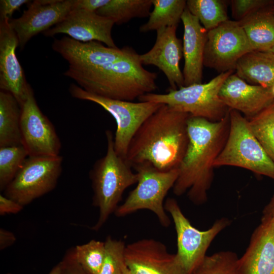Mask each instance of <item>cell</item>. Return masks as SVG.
<instances>
[{"mask_svg": "<svg viewBox=\"0 0 274 274\" xmlns=\"http://www.w3.org/2000/svg\"><path fill=\"white\" fill-rule=\"evenodd\" d=\"M233 71L221 73L206 83L184 86L165 94L147 93L140 96V101L166 105L174 109L194 117L213 122L219 121L229 113V109L221 100L219 93L227 77Z\"/></svg>", "mask_w": 274, "mask_h": 274, "instance_id": "obj_5", "label": "cell"}, {"mask_svg": "<svg viewBox=\"0 0 274 274\" xmlns=\"http://www.w3.org/2000/svg\"><path fill=\"white\" fill-rule=\"evenodd\" d=\"M21 109L10 93L0 91V147L20 145Z\"/></svg>", "mask_w": 274, "mask_h": 274, "instance_id": "obj_24", "label": "cell"}, {"mask_svg": "<svg viewBox=\"0 0 274 274\" xmlns=\"http://www.w3.org/2000/svg\"><path fill=\"white\" fill-rule=\"evenodd\" d=\"M252 51L239 23L228 20L208 31L203 65L220 73L233 71L238 60Z\"/></svg>", "mask_w": 274, "mask_h": 274, "instance_id": "obj_11", "label": "cell"}, {"mask_svg": "<svg viewBox=\"0 0 274 274\" xmlns=\"http://www.w3.org/2000/svg\"><path fill=\"white\" fill-rule=\"evenodd\" d=\"M153 10L148 21L140 26L139 30L147 32L167 27L178 26L186 8L185 0H152Z\"/></svg>", "mask_w": 274, "mask_h": 274, "instance_id": "obj_25", "label": "cell"}, {"mask_svg": "<svg viewBox=\"0 0 274 274\" xmlns=\"http://www.w3.org/2000/svg\"><path fill=\"white\" fill-rule=\"evenodd\" d=\"M109 0H75L73 10H82L90 12H96L105 6Z\"/></svg>", "mask_w": 274, "mask_h": 274, "instance_id": "obj_37", "label": "cell"}, {"mask_svg": "<svg viewBox=\"0 0 274 274\" xmlns=\"http://www.w3.org/2000/svg\"><path fill=\"white\" fill-rule=\"evenodd\" d=\"M177 26L167 27L156 31L153 47L140 55L143 65H153L166 76L170 89L175 90L184 86V81L179 63L183 55V45L176 35Z\"/></svg>", "mask_w": 274, "mask_h": 274, "instance_id": "obj_16", "label": "cell"}, {"mask_svg": "<svg viewBox=\"0 0 274 274\" xmlns=\"http://www.w3.org/2000/svg\"><path fill=\"white\" fill-rule=\"evenodd\" d=\"M219 96L229 110L243 113L247 119L274 101V94L270 88L247 83L236 73L227 77Z\"/></svg>", "mask_w": 274, "mask_h": 274, "instance_id": "obj_19", "label": "cell"}, {"mask_svg": "<svg viewBox=\"0 0 274 274\" xmlns=\"http://www.w3.org/2000/svg\"><path fill=\"white\" fill-rule=\"evenodd\" d=\"M15 235L11 231L0 229V249L3 250L12 246L16 241Z\"/></svg>", "mask_w": 274, "mask_h": 274, "instance_id": "obj_38", "label": "cell"}, {"mask_svg": "<svg viewBox=\"0 0 274 274\" xmlns=\"http://www.w3.org/2000/svg\"><path fill=\"white\" fill-rule=\"evenodd\" d=\"M125 257L132 274H186L175 254L153 238H143L126 246Z\"/></svg>", "mask_w": 274, "mask_h": 274, "instance_id": "obj_14", "label": "cell"}, {"mask_svg": "<svg viewBox=\"0 0 274 274\" xmlns=\"http://www.w3.org/2000/svg\"><path fill=\"white\" fill-rule=\"evenodd\" d=\"M17 37L9 20H0V89L12 94L21 105L31 87L16 54Z\"/></svg>", "mask_w": 274, "mask_h": 274, "instance_id": "obj_18", "label": "cell"}, {"mask_svg": "<svg viewBox=\"0 0 274 274\" xmlns=\"http://www.w3.org/2000/svg\"><path fill=\"white\" fill-rule=\"evenodd\" d=\"M184 26L183 52L184 86L202 82L203 57L208 31L187 7L182 16Z\"/></svg>", "mask_w": 274, "mask_h": 274, "instance_id": "obj_21", "label": "cell"}, {"mask_svg": "<svg viewBox=\"0 0 274 274\" xmlns=\"http://www.w3.org/2000/svg\"><path fill=\"white\" fill-rule=\"evenodd\" d=\"M274 216V194L268 203L265 206L263 211L262 217H268Z\"/></svg>", "mask_w": 274, "mask_h": 274, "instance_id": "obj_39", "label": "cell"}, {"mask_svg": "<svg viewBox=\"0 0 274 274\" xmlns=\"http://www.w3.org/2000/svg\"><path fill=\"white\" fill-rule=\"evenodd\" d=\"M114 23L96 12L73 10L60 23L43 32L47 37L66 34L78 41H97L106 46L118 48L112 37Z\"/></svg>", "mask_w": 274, "mask_h": 274, "instance_id": "obj_15", "label": "cell"}, {"mask_svg": "<svg viewBox=\"0 0 274 274\" xmlns=\"http://www.w3.org/2000/svg\"><path fill=\"white\" fill-rule=\"evenodd\" d=\"M107 141L105 155L98 159L90 172L93 192L92 202L98 208L99 215L91 229L101 228L121 200L125 190L137 183L138 176L125 158L119 156L114 148V136L111 131H106Z\"/></svg>", "mask_w": 274, "mask_h": 274, "instance_id": "obj_4", "label": "cell"}, {"mask_svg": "<svg viewBox=\"0 0 274 274\" xmlns=\"http://www.w3.org/2000/svg\"><path fill=\"white\" fill-rule=\"evenodd\" d=\"M230 126L225 146L214 166H232L249 170L274 180V162L253 134L248 120L229 110Z\"/></svg>", "mask_w": 274, "mask_h": 274, "instance_id": "obj_6", "label": "cell"}, {"mask_svg": "<svg viewBox=\"0 0 274 274\" xmlns=\"http://www.w3.org/2000/svg\"><path fill=\"white\" fill-rule=\"evenodd\" d=\"M270 10H271V12L272 13V14H273V15H274V5H272V6L270 7Z\"/></svg>", "mask_w": 274, "mask_h": 274, "instance_id": "obj_41", "label": "cell"}, {"mask_svg": "<svg viewBox=\"0 0 274 274\" xmlns=\"http://www.w3.org/2000/svg\"><path fill=\"white\" fill-rule=\"evenodd\" d=\"M63 75L87 92L113 99L132 101L157 89V74L143 67L131 47L114 62L81 70L68 67Z\"/></svg>", "mask_w": 274, "mask_h": 274, "instance_id": "obj_3", "label": "cell"}, {"mask_svg": "<svg viewBox=\"0 0 274 274\" xmlns=\"http://www.w3.org/2000/svg\"><path fill=\"white\" fill-rule=\"evenodd\" d=\"M60 262L61 274H87L76 259L74 247L69 249L66 252Z\"/></svg>", "mask_w": 274, "mask_h": 274, "instance_id": "obj_34", "label": "cell"}, {"mask_svg": "<svg viewBox=\"0 0 274 274\" xmlns=\"http://www.w3.org/2000/svg\"><path fill=\"white\" fill-rule=\"evenodd\" d=\"M69 92L75 98L99 105L114 118L117 124L114 137L115 150L119 156L125 158L130 141L138 129L163 105L151 101L134 102L106 98L87 92L74 83L70 85Z\"/></svg>", "mask_w": 274, "mask_h": 274, "instance_id": "obj_8", "label": "cell"}, {"mask_svg": "<svg viewBox=\"0 0 274 274\" xmlns=\"http://www.w3.org/2000/svg\"><path fill=\"white\" fill-rule=\"evenodd\" d=\"M270 89H271L273 93L274 94V86L272 87L271 88H270Z\"/></svg>", "mask_w": 274, "mask_h": 274, "instance_id": "obj_43", "label": "cell"}, {"mask_svg": "<svg viewBox=\"0 0 274 274\" xmlns=\"http://www.w3.org/2000/svg\"><path fill=\"white\" fill-rule=\"evenodd\" d=\"M229 126V113L217 122L189 116L188 147L173 188L176 195L187 192L189 199L194 204L207 202L214 179V162L226 142Z\"/></svg>", "mask_w": 274, "mask_h": 274, "instance_id": "obj_1", "label": "cell"}, {"mask_svg": "<svg viewBox=\"0 0 274 274\" xmlns=\"http://www.w3.org/2000/svg\"><path fill=\"white\" fill-rule=\"evenodd\" d=\"M186 7L207 30L228 20L226 3L221 0H188Z\"/></svg>", "mask_w": 274, "mask_h": 274, "instance_id": "obj_27", "label": "cell"}, {"mask_svg": "<svg viewBox=\"0 0 274 274\" xmlns=\"http://www.w3.org/2000/svg\"><path fill=\"white\" fill-rule=\"evenodd\" d=\"M61 264L60 261L52 268L48 274H61Z\"/></svg>", "mask_w": 274, "mask_h": 274, "instance_id": "obj_40", "label": "cell"}, {"mask_svg": "<svg viewBox=\"0 0 274 274\" xmlns=\"http://www.w3.org/2000/svg\"><path fill=\"white\" fill-rule=\"evenodd\" d=\"M21 109L22 144L28 156L59 155L60 139L53 125L38 106L31 87Z\"/></svg>", "mask_w": 274, "mask_h": 274, "instance_id": "obj_12", "label": "cell"}, {"mask_svg": "<svg viewBox=\"0 0 274 274\" xmlns=\"http://www.w3.org/2000/svg\"><path fill=\"white\" fill-rule=\"evenodd\" d=\"M28 154L22 145L0 147V190L4 191L19 171Z\"/></svg>", "mask_w": 274, "mask_h": 274, "instance_id": "obj_29", "label": "cell"}, {"mask_svg": "<svg viewBox=\"0 0 274 274\" xmlns=\"http://www.w3.org/2000/svg\"><path fill=\"white\" fill-rule=\"evenodd\" d=\"M248 120L253 134L274 162V101Z\"/></svg>", "mask_w": 274, "mask_h": 274, "instance_id": "obj_28", "label": "cell"}, {"mask_svg": "<svg viewBox=\"0 0 274 274\" xmlns=\"http://www.w3.org/2000/svg\"><path fill=\"white\" fill-rule=\"evenodd\" d=\"M76 259L87 274H99L105 257V243L92 239L74 247Z\"/></svg>", "mask_w": 274, "mask_h": 274, "instance_id": "obj_31", "label": "cell"}, {"mask_svg": "<svg viewBox=\"0 0 274 274\" xmlns=\"http://www.w3.org/2000/svg\"><path fill=\"white\" fill-rule=\"evenodd\" d=\"M75 0H35L22 15L9 20L22 50L39 33L62 21L73 10Z\"/></svg>", "mask_w": 274, "mask_h": 274, "instance_id": "obj_13", "label": "cell"}, {"mask_svg": "<svg viewBox=\"0 0 274 274\" xmlns=\"http://www.w3.org/2000/svg\"><path fill=\"white\" fill-rule=\"evenodd\" d=\"M29 2L28 0H1L0 20H10L15 11Z\"/></svg>", "mask_w": 274, "mask_h": 274, "instance_id": "obj_35", "label": "cell"}, {"mask_svg": "<svg viewBox=\"0 0 274 274\" xmlns=\"http://www.w3.org/2000/svg\"><path fill=\"white\" fill-rule=\"evenodd\" d=\"M190 115L162 105L131 139L125 159L133 166L148 163L162 171L178 168L189 142Z\"/></svg>", "mask_w": 274, "mask_h": 274, "instance_id": "obj_2", "label": "cell"}, {"mask_svg": "<svg viewBox=\"0 0 274 274\" xmlns=\"http://www.w3.org/2000/svg\"><path fill=\"white\" fill-rule=\"evenodd\" d=\"M270 7L258 10L238 22L253 51H267L274 46V15Z\"/></svg>", "mask_w": 274, "mask_h": 274, "instance_id": "obj_23", "label": "cell"}, {"mask_svg": "<svg viewBox=\"0 0 274 274\" xmlns=\"http://www.w3.org/2000/svg\"><path fill=\"white\" fill-rule=\"evenodd\" d=\"M236 74L253 85L270 88L274 86V53L252 51L237 62Z\"/></svg>", "mask_w": 274, "mask_h": 274, "instance_id": "obj_22", "label": "cell"}, {"mask_svg": "<svg viewBox=\"0 0 274 274\" xmlns=\"http://www.w3.org/2000/svg\"><path fill=\"white\" fill-rule=\"evenodd\" d=\"M236 254L222 251L207 255L191 274H241Z\"/></svg>", "mask_w": 274, "mask_h": 274, "instance_id": "obj_30", "label": "cell"}, {"mask_svg": "<svg viewBox=\"0 0 274 274\" xmlns=\"http://www.w3.org/2000/svg\"><path fill=\"white\" fill-rule=\"evenodd\" d=\"M164 209L171 216L177 237L176 258L186 274H191L202 262L207 251L217 235L230 223L226 218L217 220L206 230H199L192 225L184 216L178 202L168 198Z\"/></svg>", "mask_w": 274, "mask_h": 274, "instance_id": "obj_9", "label": "cell"}, {"mask_svg": "<svg viewBox=\"0 0 274 274\" xmlns=\"http://www.w3.org/2000/svg\"><path fill=\"white\" fill-rule=\"evenodd\" d=\"M126 274H132V273L130 272V271L128 269V271L126 272Z\"/></svg>", "mask_w": 274, "mask_h": 274, "instance_id": "obj_44", "label": "cell"}, {"mask_svg": "<svg viewBox=\"0 0 274 274\" xmlns=\"http://www.w3.org/2000/svg\"><path fill=\"white\" fill-rule=\"evenodd\" d=\"M105 243V257L99 274H126L128 268L125 257V243L110 236Z\"/></svg>", "mask_w": 274, "mask_h": 274, "instance_id": "obj_32", "label": "cell"}, {"mask_svg": "<svg viewBox=\"0 0 274 274\" xmlns=\"http://www.w3.org/2000/svg\"><path fill=\"white\" fill-rule=\"evenodd\" d=\"M274 5L271 0H232V14L235 21H240L252 13Z\"/></svg>", "mask_w": 274, "mask_h": 274, "instance_id": "obj_33", "label": "cell"}, {"mask_svg": "<svg viewBox=\"0 0 274 274\" xmlns=\"http://www.w3.org/2000/svg\"><path fill=\"white\" fill-rule=\"evenodd\" d=\"M238 266L241 274H274V216L262 218Z\"/></svg>", "mask_w": 274, "mask_h": 274, "instance_id": "obj_20", "label": "cell"}, {"mask_svg": "<svg viewBox=\"0 0 274 274\" xmlns=\"http://www.w3.org/2000/svg\"><path fill=\"white\" fill-rule=\"evenodd\" d=\"M62 156H28L4 195L22 206L49 193L62 171Z\"/></svg>", "mask_w": 274, "mask_h": 274, "instance_id": "obj_10", "label": "cell"}, {"mask_svg": "<svg viewBox=\"0 0 274 274\" xmlns=\"http://www.w3.org/2000/svg\"><path fill=\"white\" fill-rule=\"evenodd\" d=\"M274 53V46L269 51Z\"/></svg>", "mask_w": 274, "mask_h": 274, "instance_id": "obj_42", "label": "cell"}, {"mask_svg": "<svg viewBox=\"0 0 274 274\" xmlns=\"http://www.w3.org/2000/svg\"><path fill=\"white\" fill-rule=\"evenodd\" d=\"M152 6V0H109L96 13L120 25L134 18L149 16Z\"/></svg>", "mask_w": 274, "mask_h": 274, "instance_id": "obj_26", "label": "cell"}, {"mask_svg": "<svg viewBox=\"0 0 274 274\" xmlns=\"http://www.w3.org/2000/svg\"><path fill=\"white\" fill-rule=\"evenodd\" d=\"M52 48L67 61L68 67L79 70L114 62L126 55L130 48H114L99 42H83L66 36L54 39Z\"/></svg>", "mask_w": 274, "mask_h": 274, "instance_id": "obj_17", "label": "cell"}, {"mask_svg": "<svg viewBox=\"0 0 274 274\" xmlns=\"http://www.w3.org/2000/svg\"><path fill=\"white\" fill-rule=\"evenodd\" d=\"M7 274H11V273H7Z\"/></svg>", "mask_w": 274, "mask_h": 274, "instance_id": "obj_45", "label": "cell"}, {"mask_svg": "<svg viewBox=\"0 0 274 274\" xmlns=\"http://www.w3.org/2000/svg\"><path fill=\"white\" fill-rule=\"evenodd\" d=\"M132 167L138 176L137 185L114 214L121 217L140 210H148L154 213L162 226L168 227L171 221L165 212L164 200L177 179L178 168L162 171L148 163Z\"/></svg>", "mask_w": 274, "mask_h": 274, "instance_id": "obj_7", "label": "cell"}, {"mask_svg": "<svg viewBox=\"0 0 274 274\" xmlns=\"http://www.w3.org/2000/svg\"><path fill=\"white\" fill-rule=\"evenodd\" d=\"M23 206L4 194L0 195V215L17 214L23 208Z\"/></svg>", "mask_w": 274, "mask_h": 274, "instance_id": "obj_36", "label": "cell"}]
</instances>
